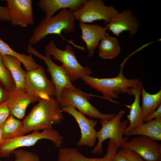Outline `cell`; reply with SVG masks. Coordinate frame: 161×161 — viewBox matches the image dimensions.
I'll return each mask as SVG.
<instances>
[{
  "label": "cell",
  "mask_w": 161,
  "mask_h": 161,
  "mask_svg": "<svg viewBox=\"0 0 161 161\" xmlns=\"http://www.w3.org/2000/svg\"><path fill=\"white\" fill-rule=\"evenodd\" d=\"M22 120L26 134L31 131L52 129L64 119L61 108L55 97L41 99Z\"/></svg>",
  "instance_id": "6da1fadb"
},
{
  "label": "cell",
  "mask_w": 161,
  "mask_h": 161,
  "mask_svg": "<svg viewBox=\"0 0 161 161\" xmlns=\"http://www.w3.org/2000/svg\"><path fill=\"white\" fill-rule=\"evenodd\" d=\"M123 66L118 75L112 78H98L91 76L81 79L88 86L101 93L103 98L111 100L118 97L120 94L127 93L133 95L134 89L142 84L138 79H128L123 73Z\"/></svg>",
  "instance_id": "7a4b0ae2"
},
{
  "label": "cell",
  "mask_w": 161,
  "mask_h": 161,
  "mask_svg": "<svg viewBox=\"0 0 161 161\" xmlns=\"http://www.w3.org/2000/svg\"><path fill=\"white\" fill-rule=\"evenodd\" d=\"M75 20L73 12L67 9L59 11L55 15L45 16L35 27L28 42L35 45L50 34L57 35L65 39L62 32H74Z\"/></svg>",
  "instance_id": "3957f363"
},
{
  "label": "cell",
  "mask_w": 161,
  "mask_h": 161,
  "mask_svg": "<svg viewBox=\"0 0 161 161\" xmlns=\"http://www.w3.org/2000/svg\"><path fill=\"white\" fill-rule=\"evenodd\" d=\"M42 139L51 141L57 148H60L64 141L63 137L57 130L52 129H45L41 132L39 131H35L26 135L3 140L0 144V157H9L10 155L13 154L16 150L22 147L33 146L39 140Z\"/></svg>",
  "instance_id": "277c9868"
},
{
  "label": "cell",
  "mask_w": 161,
  "mask_h": 161,
  "mask_svg": "<svg viewBox=\"0 0 161 161\" xmlns=\"http://www.w3.org/2000/svg\"><path fill=\"white\" fill-rule=\"evenodd\" d=\"M126 111L120 109L118 113L110 120H101V129L97 132L96 137L98 142L92 151L93 154H101L103 151V143L106 140L113 139L118 149L123 143L129 140L128 137H123L124 131L127 126L129 121L121 119L126 113Z\"/></svg>",
  "instance_id": "5b68a950"
},
{
  "label": "cell",
  "mask_w": 161,
  "mask_h": 161,
  "mask_svg": "<svg viewBox=\"0 0 161 161\" xmlns=\"http://www.w3.org/2000/svg\"><path fill=\"white\" fill-rule=\"evenodd\" d=\"M45 54L52 56L54 58L62 63L68 72L72 82L79 78L90 76L92 72L88 66H83L78 62L74 49L67 44L64 50L58 48L54 41H51L45 48Z\"/></svg>",
  "instance_id": "8992f818"
},
{
  "label": "cell",
  "mask_w": 161,
  "mask_h": 161,
  "mask_svg": "<svg viewBox=\"0 0 161 161\" xmlns=\"http://www.w3.org/2000/svg\"><path fill=\"white\" fill-rule=\"evenodd\" d=\"M90 94L81 91L65 89L62 92L58 100L61 107L71 106L84 115L91 118H97L101 120H110L116 114H104L100 112L90 103Z\"/></svg>",
  "instance_id": "52a82bcc"
},
{
  "label": "cell",
  "mask_w": 161,
  "mask_h": 161,
  "mask_svg": "<svg viewBox=\"0 0 161 161\" xmlns=\"http://www.w3.org/2000/svg\"><path fill=\"white\" fill-rule=\"evenodd\" d=\"M72 12L75 20L80 23L103 20L107 24L119 12L113 6L106 5L101 0H87L82 7Z\"/></svg>",
  "instance_id": "ba28073f"
},
{
  "label": "cell",
  "mask_w": 161,
  "mask_h": 161,
  "mask_svg": "<svg viewBox=\"0 0 161 161\" xmlns=\"http://www.w3.org/2000/svg\"><path fill=\"white\" fill-rule=\"evenodd\" d=\"M27 51L29 54H33L43 60L46 64L47 70L50 73L51 80L55 87V97L57 100L65 89L76 91L81 90L72 83L70 76L63 65L60 66L57 65L52 60L50 56L41 54L30 44L28 46Z\"/></svg>",
  "instance_id": "9c48e42d"
},
{
  "label": "cell",
  "mask_w": 161,
  "mask_h": 161,
  "mask_svg": "<svg viewBox=\"0 0 161 161\" xmlns=\"http://www.w3.org/2000/svg\"><path fill=\"white\" fill-rule=\"evenodd\" d=\"M25 91L40 99L55 97L56 89L52 80L47 77L43 68L27 71Z\"/></svg>",
  "instance_id": "30bf717a"
},
{
  "label": "cell",
  "mask_w": 161,
  "mask_h": 161,
  "mask_svg": "<svg viewBox=\"0 0 161 161\" xmlns=\"http://www.w3.org/2000/svg\"><path fill=\"white\" fill-rule=\"evenodd\" d=\"M131 150L145 161H161V145L158 141L148 137L137 136L120 147Z\"/></svg>",
  "instance_id": "8fae6325"
},
{
  "label": "cell",
  "mask_w": 161,
  "mask_h": 161,
  "mask_svg": "<svg viewBox=\"0 0 161 161\" xmlns=\"http://www.w3.org/2000/svg\"><path fill=\"white\" fill-rule=\"evenodd\" d=\"M63 112L71 115L78 125L81 132L80 137L77 145L89 148L94 146L96 140L97 131L95 129L97 121L87 118L85 115L71 106L61 107Z\"/></svg>",
  "instance_id": "7c38bea8"
},
{
  "label": "cell",
  "mask_w": 161,
  "mask_h": 161,
  "mask_svg": "<svg viewBox=\"0 0 161 161\" xmlns=\"http://www.w3.org/2000/svg\"><path fill=\"white\" fill-rule=\"evenodd\" d=\"M10 21L13 25L23 27L34 23L31 0H6Z\"/></svg>",
  "instance_id": "4fadbf2b"
},
{
  "label": "cell",
  "mask_w": 161,
  "mask_h": 161,
  "mask_svg": "<svg viewBox=\"0 0 161 161\" xmlns=\"http://www.w3.org/2000/svg\"><path fill=\"white\" fill-rule=\"evenodd\" d=\"M40 100L28 93L24 89L15 88L8 92L5 102L10 114L21 120L24 117L28 106Z\"/></svg>",
  "instance_id": "5bb4252c"
},
{
  "label": "cell",
  "mask_w": 161,
  "mask_h": 161,
  "mask_svg": "<svg viewBox=\"0 0 161 161\" xmlns=\"http://www.w3.org/2000/svg\"><path fill=\"white\" fill-rule=\"evenodd\" d=\"M140 26L137 18L130 9L118 12L105 26L116 36L124 31H128L131 37L137 33Z\"/></svg>",
  "instance_id": "9a60e30c"
},
{
  "label": "cell",
  "mask_w": 161,
  "mask_h": 161,
  "mask_svg": "<svg viewBox=\"0 0 161 161\" xmlns=\"http://www.w3.org/2000/svg\"><path fill=\"white\" fill-rule=\"evenodd\" d=\"M79 26L81 31L80 38L86 45L88 57L91 58L108 30L105 26L97 24L80 23Z\"/></svg>",
  "instance_id": "2e32d148"
},
{
  "label": "cell",
  "mask_w": 161,
  "mask_h": 161,
  "mask_svg": "<svg viewBox=\"0 0 161 161\" xmlns=\"http://www.w3.org/2000/svg\"><path fill=\"white\" fill-rule=\"evenodd\" d=\"M87 0H40L38 6L46 16H51L58 11L67 9L73 12L82 7Z\"/></svg>",
  "instance_id": "e0dca14e"
},
{
  "label": "cell",
  "mask_w": 161,
  "mask_h": 161,
  "mask_svg": "<svg viewBox=\"0 0 161 161\" xmlns=\"http://www.w3.org/2000/svg\"><path fill=\"white\" fill-rule=\"evenodd\" d=\"M142 86V84L137 87L133 91L134 100L129 106L130 110L128 116L129 124L125 129L124 133L134 129L144 123L142 110L140 104Z\"/></svg>",
  "instance_id": "ac0fdd59"
},
{
  "label": "cell",
  "mask_w": 161,
  "mask_h": 161,
  "mask_svg": "<svg viewBox=\"0 0 161 161\" xmlns=\"http://www.w3.org/2000/svg\"><path fill=\"white\" fill-rule=\"evenodd\" d=\"M2 58L4 66L10 72L15 82L16 88L25 89L27 71L21 67V62L11 55H4Z\"/></svg>",
  "instance_id": "d6986e66"
},
{
  "label": "cell",
  "mask_w": 161,
  "mask_h": 161,
  "mask_svg": "<svg viewBox=\"0 0 161 161\" xmlns=\"http://www.w3.org/2000/svg\"><path fill=\"white\" fill-rule=\"evenodd\" d=\"M123 135L126 136H143L157 141H161V117L144 123Z\"/></svg>",
  "instance_id": "ffe728a7"
},
{
  "label": "cell",
  "mask_w": 161,
  "mask_h": 161,
  "mask_svg": "<svg viewBox=\"0 0 161 161\" xmlns=\"http://www.w3.org/2000/svg\"><path fill=\"white\" fill-rule=\"evenodd\" d=\"M99 57L104 60L116 58L119 54L121 47L117 39L107 32L100 40L97 47Z\"/></svg>",
  "instance_id": "44dd1931"
},
{
  "label": "cell",
  "mask_w": 161,
  "mask_h": 161,
  "mask_svg": "<svg viewBox=\"0 0 161 161\" xmlns=\"http://www.w3.org/2000/svg\"><path fill=\"white\" fill-rule=\"evenodd\" d=\"M4 140L16 138L26 134L23 121L10 114L1 126Z\"/></svg>",
  "instance_id": "7402d4cb"
},
{
  "label": "cell",
  "mask_w": 161,
  "mask_h": 161,
  "mask_svg": "<svg viewBox=\"0 0 161 161\" xmlns=\"http://www.w3.org/2000/svg\"><path fill=\"white\" fill-rule=\"evenodd\" d=\"M141 107L144 120L161 104V90L154 94L147 92L142 86Z\"/></svg>",
  "instance_id": "603a6c76"
},
{
  "label": "cell",
  "mask_w": 161,
  "mask_h": 161,
  "mask_svg": "<svg viewBox=\"0 0 161 161\" xmlns=\"http://www.w3.org/2000/svg\"><path fill=\"white\" fill-rule=\"evenodd\" d=\"M0 82L7 91L11 92L16 88V85L10 71L3 63L2 56L0 53Z\"/></svg>",
  "instance_id": "cb8c5ba5"
},
{
  "label": "cell",
  "mask_w": 161,
  "mask_h": 161,
  "mask_svg": "<svg viewBox=\"0 0 161 161\" xmlns=\"http://www.w3.org/2000/svg\"><path fill=\"white\" fill-rule=\"evenodd\" d=\"M14 161H40L39 157L34 153L25 150L18 149L13 153Z\"/></svg>",
  "instance_id": "d4e9b609"
},
{
  "label": "cell",
  "mask_w": 161,
  "mask_h": 161,
  "mask_svg": "<svg viewBox=\"0 0 161 161\" xmlns=\"http://www.w3.org/2000/svg\"><path fill=\"white\" fill-rule=\"evenodd\" d=\"M0 53L2 56L10 55L16 57L19 60L23 58L22 54L14 50L7 43L0 38Z\"/></svg>",
  "instance_id": "484cf974"
},
{
  "label": "cell",
  "mask_w": 161,
  "mask_h": 161,
  "mask_svg": "<svg viewBox=\"0 0 161 161\" xmlns=\"http://www.w3.org/2000/svg\"><path fill=\"white\" fill-rule=\"evenodd\" d=\"M118 151L126 156L130 161H145L139 155L131 150L121 149Z\"/></svg>",
  "instance_id": "4316f807"
},
{
  "label": "cell",
  "mask_w": 161,
  "mask_h": 161,
  "mask_svg": "<svg viewBox=\"0 0 161 161\" xmlns=\"http://www.w3.org/2000/svg\"><path fill=\"white\" fill-rule=\"evenodd\" d=\"M10 115L5 101L0 103V126H1Z\"/></svg>",
  "instance_id": "83f0119b"
},
{
  "label": "cell",
  "mask_w": 161,
  "mask_h": 161,
  "mask_svg": "<svg viewBox=\"0 0 161 161\" xmlns=\"http://www.w3.org/2000/svg\"><path fill=\"white\" fill-rule=\"evenodd\" d=\"M0 20L2 21H10L8 9L7 6L0 5Z\"/></svg>",
  "instance_id": "f1b7e54d"
},
{
  "label": "cell",
  "mask_w": 161,
  "mask_h": 161,
  "mask_svg": "<svg viewBox=\"0 0 161 161\" xmlns=\"http://www.w3.org/2000/svg\"><path fill=\"white\" fill-rule=\"evenodd\" d=\"M159 117H161V104L158 106L155 111L145 118L144 122H148Z\"/></svg>",
  "instance_id": "f546056e"
},
{
  "label": "cell",
  "mask_w": 161,
  "mask_h": 161,
  "mask_svg": "<svg viewBox=\"0 0 161 161\" xmlns=\"http://www.w3.org/2000/svg\"><path fill=\"white\" fill-rule=\"evenodd\" d=\"M112 161H130L125 155L119 151L115 153L113 157Z\"/></svg>",
  "instance_id": "4dcf8cb0"
},
{
  "label": "cell",
  "mask_w": 161,
  "mask_h": 161,
  "mask_svg": "<svg viewBox=\"0 0 161 161\" xmlns=\"http://www.w3.org/2000/svg\"><path fill=\"white\" fill-rule=\"evenodd\" d=\"M8 92L4 88L0 82V103L5 101Z\"/></svg>",
  "instance_id": "1f68e13d"
},
{
  "label": "cell",
  "mask_w": 161,
  "mask_h": 161,
  "mask_svg": "<svg viewBox=\"0 0 161 161\" xmlns=\"http://www.w3.org/2000/svg\"><path fill=\"white\" fill-rule=\"evenodd\" d=\"M3 140L1 126H0V144L3 141Z\"/></svg>",
  "instance_id": "d6a6232c"
}]
</instances>
